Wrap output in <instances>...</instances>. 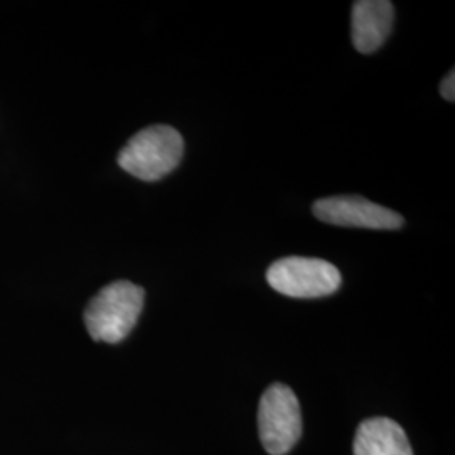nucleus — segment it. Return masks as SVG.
Masks as SVG:
<instances>
[{
  "label": "nucleus",
  "instance_id": "obj_1",
  "mask_svg": "<svg viewBox=\"0 0 455 455\" xmlns=\"http://www.w3.org/2000/svg\"><path fill=\"white\" fill-rule=\"evenodd\" d=\"M146 291L129 280H118L90 300L84 310V324L97 342H122L139 323L144 309Z\"/></svg>",
  "mask_w": 455,
  "mask_h": 455
},
{
  "label": "nucleus",
  "instance_id": "obj_2",
  "mask_svg": "<svg viewBox=\"0 0 455 455\" xmlns=\"http://www.w3.org/2000/svg\"><path fill=\"white\" fill-rule=\"evenodd\" d=\"M184 139L169 125H152L135 133L118 154V165L137 180L156 182L178 169Z\"/></svg>",
  "mask_w": 455,
  "mask_h": 455
},
{
  "label": "nucleus",
  "instance_id": "obj_3",
  "mask_svg": "<svg viewBox=\"0 0 455 455\" xmlns=\"http://www.w3.org/2000/svg\"><path fill=\"white\" fill-rule=\"evenodd\" d=\"M259 435L270 455L289 454L302 435L300 403L292 388L270 385L259 405Z\"/></svg>",
  "mask_w": 455,
  "mask_h": 455
},
{
  "label": "nucleus",
  "instance_id": "obj_4",
  "mask_svg": "<svg viewBox=\"0 0 455 455\" xmlns=\"http://www.w3.org/2000/svg\"><path fill=\"white\" fill-rule=\"evenodd\" d=\"M267 282L282 295L293 299H319L339 291L341 272L329 261L306 257L276 260L267 270Z\"/></svg>",
  "mask_w": 455,
  "mask_h": 455
},
{
  "label": "nucleus",
  "instance_id": "obj_5",
  "mask_svg": "<svg viewBox=\"0 0 455 455\" xmlns=\"http://www.w3.org/2000/svg\"><path fill=\"white\" fill-rule=\"evenodd\" d=\"M315 218L327 225L366 229H398L405 220L402 214L376 204L363 196H331L314 203Z\"/></svg>",
  "mask_w": 455,
  "mask_h": 455
},
{
  "label": "nucleus",
  "instance_id": "obj_6",
  "mask_svg": "<svg viewBox=\"0 0 455 455\" xmlns=\"http://www.w3.org/2000/svg\"><path fill=\"white\" fill-rule=\"evenodd\" d=\"M395 7L388 0H359L353 4L351 39L363 54L381 48L393 29Z\"/></svg>",
  "mask_w": 455,
  "mask_h": 455
},
{
  "label": "nucleus",
  "instance_id": "obj_7",
  "mask_svg": "<svg viewBox=\"0 0 455 455\" xmlns=\"http://www.w3.org/2000/svg\"><path fill=\"white\" fill-rule=\"evenodd\" d=\"M355 455H413L410 440L400 423L374 417L361 423L353 442Z\"/></svg>",
  "mask_w": 455,
  "mask_h": 455
},
{
  "label": "nucleus",
  "instance_id": "obj_8",
  "mask_svg": "<svg viewBox=\"0 0 455 455\" xmlns=\"http://www.w3.org/2000/svg\"><path fill=\"white\" fill-rule=\"evenodd\" d=\"M440 95L445 98L447 101H454L455 100V73L454 69L445 75V78L440 83Z\"/></svg>",
  "mask_w": 455,
  "mask_h": 455
}]
</instances>
